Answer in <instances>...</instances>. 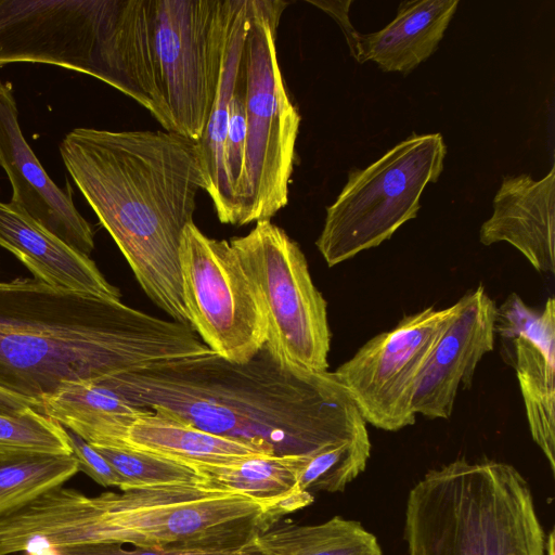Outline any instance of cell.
Segmentation results:
<instances>
[{
    "label": "cell",
    "mask_w": 555,
    "mask_h": 555,
    "mask_svg": "<svg viewBox=\"0 0 555 555\" xmlns=\"http://www.w3.org/2000/svg\"><path fill=\"white\" fill-rule=\"evenodd\" d=\"M62 160L146 296L189 325L179 246L205 181L197 142L167 130L75 128Z\"/></svg>",
    "instance_id": "6da1fadb"
},
{
    "label": "cell",
    "mask_w": 555,
    "mask_h": 555,
    "mask_svg": "<svg viewBox=\"0 0 555 555\" xmlns=\"http://www.w3.org/2000/svg\"><path fill=\"white\" fill-rule=\"evenodd\" d=\"M106 378L138 408L163 406L203 430L276 456L309 454L369 435L333 372L298 376L264 348L246 363L211 352Z\"/></svg>",
    "instance_id": "7a4b0ae2"
},
{
    "label": "cell",
    "mask_w": 555,
    "mask_h": 555,
    "mask_svg": "<svg viewBox=\"0 0 555 555\" xmlns=\"http://www.w3.org/2000/svg\"><path fill=\"white\" fill-rule=\"evenodd\" d=\"M212 351L189 325L37 279L0 282V388L34 401L65 385Z\"/></svg>",
    "instance_id": "3957f363"
},
{
    "label": "cell",
    "mask_w": 555,
    "mask_h": 555,
    "mask_svg": "<svg viewBox=\"0 0 555 555\" xmlns=\"http://www.w3.org/2000/svg\"><path fill=\"white\" fill-rule=\"evenodd\" d=\"M284 514L275 506L197 483L139 487L87 496L62 486L0 517L4 555L91 544L245 551Z\"/></svg>",
    "instance_id": "277c9868"
},
{
    "label": "cell",
    "mask_w": 555,
    "mask_h": 555,
    "mask_svg": "<svg viewBox=\"0 0 555 555\" xmlns=\"http://www.w3.org/2000/svg\"><path fill=\"white\" fill-rule=\"evenodd\" d=\"M408 555H545L531 488L511 464L459 459L410 490Z\"/></svg>",
    "instance_id": "5b68a950"
},
{
    "label": "cell",
    "mask_w": 555,
    "mask_h": 555,
    "mask_svg": "<svg viewBox=\"0 0 555 555\" xmlns=\"http://www.w3.org/2000/svg\"><path fill=\"white\" fill-rule=\"evenodd\" d=\"M287 4L251 0L242 55L246 145L238 227L271 220L288 202L300 115L288 96L276 57V30Z\"/></svg>",
    "instance_id": "8992f818"
},
{
    "label": "cell",
    "mask_w": 555,
    "mask_h": 555,
    "mask_svg": "<svg viewBox=\"0 0 555 555\" xmlns=\"http://www.w3.org/2000/svg\"><path fill=\"white\" fill-rule=\"evenodd\" d=\"M446 155L440 133L413 134L364 169L350 170L315 241L327 266L380 245L416 218L421 195L438 181Z\"/></svg>",
    "instance_id": "52a82bcc"
},
{
    "label": "cell",
    "mask_w": 555,
    "mask_h": 555,
    "mask_svg": "<svg viewBox=\"0 0 555 555\" xmlns=\"http://www.w3.org/2000/svg\"><path fill=\"white\" fill-rule=\"evenodd\" d=\"M267 319L264 349L298 376L326 372L331 349L327 304L300 246L271 220L231 238Z\"/></svg>",
    "instance_id": "ba28073f"
},
{
    "label": "cell",
    "mask_w": 555,
    "mask_h": 555,
    "mask_svg": "<svg viewBox=\"0 0 555 555\" xmlns=\"http://www.w3.org/2000/svg\"><path fill=\"white\" fill-rule=\"evenodd\" d=\"M234 0H153L154 50L173 132L198 142L216 99Z\"/></svg>",
    "instance_id": "9c48e42d"
},
{
    "label": "cell",
    "mask_w": 555,
    "mask_h": 555,
    "mask_svg": "<svg viewBox=\"0 0 555 555\" xmlns=\"http://www.w3.org/2000/svg\"><path fill=\"white\" fill-rule=\"evenodd\" d=\"M182 299L189 324L221 358L246 363L267 341L260 297L227 240L211 238L194 222L179 246Z\"/></svg>",
    "instance_id": "30bf717a"
},
{
    "label": "cell",
    "mask_w": 555,
    "mask_h": 555,
    "mask_svg": "<svg viewBox=\"0 0 555 555\" xmlns=\"http://www.w3.org/2000/svg\"><path fill=\"white\" fill-rule=\"evenodd\" d=\"M455 311L456 304L405 315L333 372L366 424L398 431L415 423L413 399L421 373Z\"/></svg>",
    "instance_id": "8fae6325"
},
{
    "label": "cell",
    "mask_w": 555,
    "mask_h": 555,
    "mask_svg": "<svg viewBox=\"0 0 555 555\" xmlns=\"http://www.w3.org/2000/svg\"><path fill=\"white\" fill-rule=\"evenodd\" d=\"M103 0H0V66L46 63L93 76Z\"/></svg>",
    "instance_id": "7c38bea8"
},
{
    "label": "cell",
    "mask_w": 555,
    "mask_h": 555,
    "mask_svg": "<svg viewBox=\"0 0 555 555\" xmlns=\"http://www.w3.org/2000/svg\"><path fill=\"white\" fill-rule=\"evenodd\" d=\"M495 332L512 341L526 416L533 441L555 470V302L542 310L511 294L496 311Z\"/></svg>",
    "instance_id": "4fadbf2b"
},
{
    "label": "cell",
    "mask_w": 555,
    "mask_h": 555,
    "mask_svg": "<svg viewBox=\"0 0 555 555\" xmlns=\"http://www.w3.org/2000/svg\"><path fill=\"white\" fill-rule=\"evenodd\" d=\"M421 373L413 411L449 418L460 387L469 388L476 367L493 350L498 308L485 287L465 294Z\"/></svg>",
    "instance_id": "5bb4252c"
},
{
    "label": "cell",
    "mask_w": 555,
    "mask_h": 555,
    "mask_svg": "<svg viewBox=\"0 0 555 555\" xmlns=\"http://www.w3.org/2000/svg\"><path fill=\"white\" fill-rule=\"evenodd\" d=\"M0 167L17 205L73 248L90 256L94 232L74 205L69 190L59 188L47 175L24 138L11 82L0 80Z\"/></svg>",
    "instance_id": "9a60e30c"
},
{
    "label": "cell",
    "mask_w": 555,
    "mask_h": 555,
    "mask_svg": "<svg viewBox=\"0 0 555 555\" xmlns=\"http://www.w3.org/2000/svg\"><path fill=\"white\" fill-rule=\"evenodd\" d=\"M555 166L540 180L505 176L493 198V214L479 232L485 246L506 242L539 272L555 271Z\"/></svg>",
    "instance_id": "2e32d148"
},
{
    "label": "cell",
    "mask_w": 555,
    "mask_h": 555,
    "mask_svg": "<svg viewBox=\"0 0 555 555\" xmlns=\"http://www.w3.org/2000/svg\"><path fill=\"white\" fill-rule=\"evenodd\" d=\"M0 246L38 281L53 287L120 300L119 289L95 262L43 227L17 205L0 202Z\"/></svg>",
    "instance_id": "e0dca14e"
},
{
    "label": "cell",
    "mask_w": 555,
    "mask_h": 555,
    "mask_svg": "<svg viewBox=\"0 0 555 555\" xmlns=\"http://www.w3.org/2000/svg\"><path fill=\"white\" fill-rule=\"evenodd\" d=\"M251 0H234L220 81L202 139L197 142L204 191L210 196L220 222L237 225L238 210L225 166L229 109L241 76L244 42L250 24Z\"/></svg>",
    "instance_id": "ac0fdd59"
},
{
    "label": "cell",
    "mask_w": 555,
    "mask_h": 555,
    "mask_svg": "<svg viewBox=\"0 0 555 555\" xmlns=\"http://www.w3.org/2000/svg\"><path fill=\"white\" fill-rule=\"evenodd\" d=\"M125 446L189 466L272 455L258 444L203 430L163 406L140 414L126 434Z\"/></svg>",
    "instance_id": "d6986e66"
},
{
    "label": "cell",
    "mask_w": 555,
    "mask_h": 555,
    "mask_svg": "<svg viewBox=\"0 0 555 555\" xmlns=\"http://www.w3.org/2000/svg\"><path fill=\"white\" fill-rule=\"evenodd\" d=\"M457 5V0L401 2L384 28L360 35L354 57L373 61L383 72L410 73L436 51Z\"/></svg>",
    "instance_id": "ffe728a7"
},
{
    "label": "cell",
    "mask_w": 555,
    "mask_h": 555,
    "mask_svg": "<svg viewBox=\"0 0 555 555\" xmlns=\"http://www.w3.org/2000/svg\"><path fill=\"white\" fill-rule=\"evenodd\" d=\"M106 377L65 385L41 400L39 412L91 446L126 447L129 427L145 409L133 405Z\"/></svg>",
    "instance_id": "44dd1931"
},
{
    "label": "cell",
    "mask_w": 555,
    "mask_h": 555,
    "mask_svg": "<svg viewBox=\"0 0 555 555\" xmlns=\"http://www.w3.org/2000/svg\"><path fill=\"white\" fill-rule=\"evenodd\" d=\"M293 456L256 455L229 464L191 467L198 475V486L246 495L271 504L286 515L314 501L312 493L298 487Z\"/></svg>",
    "instance_id": "7402d4cb"
},
{
    "label": "cell",
    "mask_w": 555,
    "mask_h": 555,
    "mask_svg": "<svg viewBox=\"0 0 555 555\" xmlns=\"http://www.w3.org/2000/svg\"><path fill=\"white\" fill-rule=\"evenodd\" d=\"M251 555H383L377 538L359 521L334 516L315 525L275 522L249 544Z\"/></svg>",
    "instance_id": "603a6c76"
},
{
    "label": "cell",
    "mask_w": 555,
    "mask_h": 555,
    "mask_svg": "<svg viewBox=\"0 0 555 555\" xmlns=\"http://www.w3.org/2000/svg\"><path fill=\"white\" fill-rule=\"evenodd\" d=\"M77 472L73 454L0 451V516L62 486Z\"/></svg>",
    "instance_id": "cb8c5ba5"
},
{
    "label": "cell",
    "mask_w": 555,
    "mask_h": 555,
    "mask_svg": "<svg viewBox=\"0 0 555 555\" xmlns=\"http://www.w3.org/2000/svg\"><path fill=\"white\" fill-rule=\"evenodd\" d=\"M371 454L369 435L325 446L312 453L293 456L298 487L302 491L341 492L364 472Z\"/></svg>",
    "instance_id": "d4e9b609"
},
{
    "label": "cell",
    "mask_w": 555,
    "mask_h": 555,
    "mask_svg": "<svg viewBox=\"0 0 555 555\" xmlns=\"http://www.w3.org/2000/svg\"><path fill=\"white\" fill-rule=\"evenodd\" d=\"M93 447L125 479L127 489L188 485L198 481L196 470L179 462L130 447Z\"/></svg>",
    "instance_id": "484cf974"
},
{
    "label": "cell",
    "mask_w": 555,
    "mask_h": 555,
    "mask_svg": "<svg viewBox=\"0 0 555 555\" xmlns=\"http://www.w3.org/2000/svg\"><path fill=\"white\" fill-rule=\"evenodd\" d=\"M0 451L73 454L66 429L34 408L16 415L0 414Z\"/></svg>",
    "instance_id": "4316f807"
},
{
    "label": "cell",
    "mask_w": 555,
    "mask_h": 555,
    "mask_svg": "<svg viewBox=\"0 0 555 555\" xmlns=\"http://www.w3.org/2000/svg\"><path fill=\"white\" fill-rule=\"evenodd\" d=\"M245 145L246 113L241 64L240 81L230 103L224 147L229 182L238 210L237 225L244 195Z\"/></svg>",
    "instance_id": "83f0119b"
},
{
    "label": "cell",
    "mask_w": 555,
    "mask_h": 555,
    "mask_svg": "<svg viewBox=\"0 0 555 555\" xmlns=\"http://www.w3.org/2000/svg\"><path fill=\"white\" fill-rule=\"evenodd\" d=\"M66 434L79 470L103 487H118L121 491L127 489L125 479L93 446L68 429Z\"/></svg>",
    "instance_id": "f1b7e54d"
},
{
    "label": "cell",
    "mask_w": 555,
    "mask_h": 555,
    "mask_svg": "<svg viewBox=\"0 0 555 555\" xmlns=\"http://www.w3.org/2000/svg\"><path fill=\"white\" fill-rule=\"evenodd\" d=\"M50 555H251L245 551L164 550L137 547L126 548L120 544H91L64 547Z\"/></svg>",
    "instance_id": "f546056e"
},
{
    "label": "cell",
    "mask_w": 555,
    "mask_h": 555,
    "mask_svg": "<svg viewBox=\"0 0 555 555\" xmlns=\"http://www.w3.org/2000/svg\"><path fill=\"white\" fill-rule=\"evenodd\" d=\"M307 2L321 8L323 11H325L327 14L332 15L333 18H335L337 21V23L340 25L343 31L345 33V36L347 38L349 48H350L353 56H356L360 34H358L353 29V27L348 18V11H349V5L351 4V1H311V0H308Z\"/></svg>",
    "instance_id": "4dcf8cb0"
},
{
    "label": "cell",
    "mask_w": 555,
    "mask_h": 555,
    "mask_svg": "<svg viewBox=\"0 0 555 555\" xmlns=\"http://www.w3.org/2000/svg\"><path fill=\"white\" fill-rule=\"evenodd\" d=\"M29 408L38 410L34 401L0 388V414L16 415Z\"/></svg>",
    "instance_id": "1f68e13d"
},
{
    "label": "cell",
    "mask_w": 555,
    "mask_h": 555,
    "mask_svg": "<svg viewBox=\"0 0 555 555\" xmlns=\"http://www.w3.org/2000/svg\"><path fill=\"white\" fill-rule=\"evenodd\" d=\"M545 555H554V537H553V531H551L548 540L546 539Z\"/></svg>",
    "instance_id": "d6a6232c"
}]
</instances>
